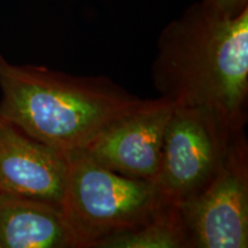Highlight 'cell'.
I'll list each match as a JSON object with an SVG mask.
<instances>
[{"mask_svg":"<svg viewBox=\"0 0 248 248\" xmlns=\"http://www.w3.org/2000/svg\"><path fill=\"white\" fill-rule=\"evenodd\" d=\"M152 78L176 106L215 113L235 130L246 123L248 7L226 14L200 1L161 32Z\"/></svg>","mask_w":248,"mask_h":248,"instance_id":"obj_1","label":"cell"},{"mask_svg":"<svg viewBox=\"0 0 248 248\" xmlns=\"http://www.w3.org/2000/svg\"><path fill=\"white\" fill-rule=\"evenodd\" d=\"M0 114L63 153L83 150L142 101L106 77H78L0 55Z\"/></svg>","mask_w":248,"mask_h":248,"instance_id":"obj_2","label":"cell"},{"mask_svg":"<svg viewBox=\"0 0 248 248\" xmlns=\"http://www.w3.org/2000/svg\"><path fill=\"white\" fill-rule=\"evenodd\" d=\"M66 155L60 208L75 248H99L108 238L146 222L166 202L154 183L120 175L82 150Z\"/></svg>","mask_w":248,"mask_h":248,"instance_id":"obj_3","label":"cell"},{"mask_svg":"<svg viewBox=\"0 0 248 248\" xmlns=\"http://www.w3.org/2000/svg\"><path fill=\"white\" fill-rule=\"evenodd\" d=\"M241 130L204 108L175 106L154 181L162 199L182 206L199 194L221 168L232 138Z\"/></svg>","mask_w":248,"mask_h":248,"instance_id":"obj_4","label":"cell"},{"mask_svg":"<svg viewBox=\"0 0 248 248\" xmlns=\"http://www.w3.org/2000/svg\"><path fill=\"white\" fill-rule=\"evenodd\" d=\"M190 248L248 246V147L245 130L232 138L209 184L179 206Z\"/></svg>","mask_w":248,"mask_h":248,"instance_id":"obj_5","label":"cell"},{"mask_svg":"<svg viewBox=\"0 0 248 248\" xmlns=\"http://www.w3.org/2000/svg\"><path fill=\"white\" fill-rule=\"evenodd\" d=\"M175 106L163 97L142 100L107 125L82 151L120 175L154 183Z\"/></svg>","mask_w":248,"mask_h":248,"instance_id":"obj_6","label":"cell"},{"mask_svg":"<svg viewBox=\"0 0 248 248\" xmlns=\"http://www.w3.org/2000/svg\"><path fill=\"white\" fill-rule=\"evenodd\" d=\"M67 172L66 153L32 138L0 114V194L60 207Z\"/></svg>","mask_w":248,"mask_h":248,"instance_id":"obj_7","label":"cell"},{"mask_svg":"<svg viewBox=\"0 0 248 248\" xmlns=\"http://www.w3.org/2000/svg\"><path fill=\"white\" fill-rule=\"evenodd\" d=\"M0 248H75L60 207L0 194Z\"/></svg>","mask_w":248,"mask_h":248,"instance_id":"obj_8","label":"cell"},{"mask_svg":"<svg viewBox=\"0 0 248 248\" xmlns=\"http://www.w3.org/2000/svg\"><path fill=\"white\" fill-rule=\"evenodd\" d=\"M99 248H190L179 206L164 202L137 228L113 235Z\"/></svg>","mask_w":248,"mask_h":248,"instance_id":"obj_9","label":"cell"},{"mask_svg":"<svg viewBox=\"0 0 248 248\" xmlns=\"http://www.w3.org/2000/svg\"><path fill=\"white\" fill-rule=\"evenodd\" d=\"M226 14L237 15L248 7V0H201Z\"/></svg>","mask_w":248,"mask_h":248,"instance_id":"obj_10","label":"cell"}]
</instances>
